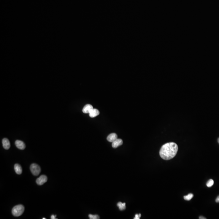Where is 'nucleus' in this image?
Returning <instances> with one entry per match:
<instances>
[{
	"instance_id": "2",
	"label": "nucleus",
	"mask_w": 219,
	"mask_h": 219,
	"mask_svg": "<svg viewBox=\"0 0 219 219\" xmlns=\"http://www.w3.org/2000/svg\"><path fill=\"white\" fill-rule=\"evenodd\" d=\"M24 211V207L22 205H18L13 207L12 210V213L15 217L21 216Z\"/></svg>"
},
{
	"instance_id": "6",
	"label": "nucleus",
	"mask_w": 219,
	"mask_h": 219,
	"mask_svg": "<svg viewBox=\"0 0 219 219\" xmlns=\"http://www.w3.org/2000/svg\"><path fill=\"white\" fill-rule=\"evenodd\" d=\"M94 109L93 106L91 104H87L84 106L83 109V112L85 114L89 113L90 112Z\"/></svg>"
},
{
	"instance_id": "4",
	"label": "nucleus",
	"mask_w": 219,
	"mask_h": 219,
	"mask_svg": "<svg viewBox=\"0 0 219 219\" xmlns=\"http://www.w3.org/2000/svg\"><path fill=\"white\" fill-rule=\"evenodd\" d=\"M48 180L47 177L45 175H42L40 176L36 180V183L40 186H42L47 182Z\"/></svg>"
},
{
	"instance_id": "7",
	"label": "nucleus",
	"mask_w": 219,
	"mask_h": 219,
	"mask_svg": "<svg viewBox=\"0 0 219 219\" xmlns=\"http://www.w3.org/2000/svg\"><path fill=\"white\" fill-rule=\"evenodd\" d=\"M123 143V140L121 139H116L112 143V146L114 148H116L119 146H121Z\"/></svg>"
},
{
	"instance_id": "21",
	"label": "nucleus",
	"mask_w": 219,
	"mask_h": 219,
	"mask_svg": "<svg viewBox=\"0 0 219 219\" xmlns=\"http://www.w3.org/2000/svg\"><path fill=\"white\" fill-rule=\"evenodd\" d=\"M46 218H43V219H46Z\"/></svg>"
},
{
	"instance_id": "3",
	"label": "nucleus",
	"mask_w": 219,
	"mask_h": 219,
	"mask_svg": "<svg viewBox=\"0 0 219 219\" xmlns=\"http://www.w3.org/2000/svg\"><path fill=\"white\" fill-rule=\"evenodd\" d=\"M30 170L34 176H37L41 172V168L36 164H32L30 167Z\"/></svg>"
},
{
	"instance_id": "10",
	"label": "nucleus",
	"mask_w": 219,
	"mask_h": 219,
	"mask_svg": "<svg viewBox=\"0 0 219 219\" xmlns=\"http://www.w3.org/2000/svg\"><path fill=\"white\" fill-rule=\"evenodd\" d=\"M99 112L97 109L94 108L89 113V116L91 118H94L99 115Z\"/></svg>"
},
{
	"instance_id": "18",
	"label": "nucleus",
	"mask_w": 219,
	"mask_h": 219,
	"mask_svg": "<svg viewBox=\"0 0 219 219\" xmlns=\"http://www.w3.org/2000/svg\"><path fill=\"white\" fill-rule=\"evenodd\" d=\"M216 202H218V203L219 202V196H218L216 199Z\"/></svg>"
},
{
	"instance_id": "5",
	"label": "nucleus",
	"mask_w": 219,
	"mask_h": 219,
	"mask_svg": "<svg viewBox=\"0 0 219 219\" xmlns=\"http://www.w3.org/2000/svg\"><path fill=\"white\" fill-rule=\"evenodd\" d=\"M15 145H16V147L20 149H24V148L26 147L24 143L21 140H16L15 142Z\"/></svg>"
},
{
	"instance_id": "14",
	"label": "nucleus",
	"mask_w": 219,
	"mask_h": 219,
	"mask_svg": "<svg viewBox=\"0 0 219 219\" xmlns=\"http://www.w3.org/2000/svg\"><path fill=\"white\" fill-rule=\"evenodd\" d=\"M214 184V181L213 179H210L207 181V186L208 188H210Z\"/></svg>"
},
{
	"instance_id": "8",
	"label": "nucleus",
	"mask_w": 219,
	"mask_h": 219,
	"mask_svg": "<svg viewBox=\"0 0 219 219\" xmlns=\"http://www.w3.org/2000/svg\"><path fill=\"white\" fill-rule=\"evenodd\" d=\"M2 146L5 149L8 150L10 147V143L8 139L7 138H4L2 140Z\"/></svg>"
},
{
	"instance_id": "16",
	"label": "nucleus",
	"mask_w": 219,
	"mask_h": 219,
	"mask_svg": "<svg viewBox=\"0 0 219 219\" xmlns=\"http://www.w3.org/2000/svg\"><path fill=\"white\" fill-rule=\"evenodd\" d=\"M141 215L140 214H136L135 215V216L134 219H140V217H141Z\"/></svg>"
},
{
	"instance_id": "1",
	"label": "nucleus",
	"mask_w": 219,
	"mask_h": 219,
	"mask_svg": "<svg viewBox=\"0 0 219 219\" xmlns=\"http://www.w3.org/2000/svg\"><path fill=\"white\" fill-rule=\"evenodd\" d=\"M178 150V146L175 143H167L162 146L159 151V155L164 160H170L175 156Z\"/></svg>"
},
{
	"instance_id": "20",
	"label": "nucleus",
	"mask_w": 219,
	"mask_h": 219,
	"mask_svg": "<svg viewBox=\"0 0 219 219\" xmlns=\"http://www.w3.org/2000/svg\"><path fill=\"white\" fill-rule=\"evenodd\" d=\"M218 143H219V138H218Z\"/></svg>"
},
{
	"instance_id": "17",
	"label": "nucleus",
	"mask_w": 219,
	"mask_h": 219,
	"mask_svg": "<svg viewBox=\"0 0 219 219\" xmlns=\"http://www.w3.org/2000/svg\"><path fill=\"white\" fill-rule=\"evenodd\" d=\"M56 215H52L51 216V219H56Z\"/></svg>"
},
{
	"instance_id": "15",
	"label": "nucleus",
	"mask_w": 219,
	"mask_h": 219,
	"mask_svg": "<svg viewBox=\"0 0 219 219\" xmlns=\"http://www.w3.org/2000/svg\"><path fill=\"white\" fill-rule=\"evenodd\" d=\"M89 217L90 219H99V217L97 215H93L92 214H89Z\"/></svg>"
},
{
	"instance_id": "9",
	"label": "nucleus",
	"mask_w": 219,
	"mask_h": 219,
	"mask_svg": "<svg viewBox=\"0 0 219 219\" xmlns=\"http://www.w3.org/2000/svg\"><path fill=\"white\" fill-rule=\"evenodd\" d=\"M117 139V135L115 133H112L108 136L107 138V139L108 141L111 143H113L115 140Z\"/></svg>"
},
{
	"instance_id": "12",
	"label": "nucleus",
	"mask_w": 219,
	"mask_h": 219,
	"mask_svg": "<svg viewBox=\"0 0 219 219\" xmlns=\"http://www.w3.org/2000/svg\"><path fill=\"white\" fill-rule=\"evenodd\" d=\"M118 207H119V209L121 211H123L125 209L126 204L125 203H122L121 202H119L117 204Z\"/></svg>"
},
{
	"instance_id": "13",
	"label": "nucleus",
	"mask_w": 219,
	"mask_h": 219,
	"mask_svg": "<svg viewBox=\"0 0 219 219\" xmlns=\"http://www.w3.org/2000/svg\"><path fill=\"white\" fill-rule=\"evenodd\" d=\"M193 196H194V195L192 194H189L187 196H184V199L186 200L189 201L192 199V198L193 197Z\"/></svg>"
},
{
	"instance_id": "11",
	"label": "nucleus",
	"mask_w": 219,
	"mask_h": 219,
	"mask_svg": "<svg viewBox=\"0 0 219 219\" xmlns=\"http://www.w3.org/2000/svg\"><path fill=\"white\" fill-rule=\"evenodd\" d=\"M14 170L16 173L18 175H21L22 173V168L21 166L19 164H15Z\"/></svg>"
},
{
	"instance_id": "19",
	"label": "nucleus",
	"mask_w": 219,
	"mask_h": 219,
	"mask_svg": "<svg viewBox=\"0 0 219 219\" xmlns=\"http://www.w3.org/2000/svg\"><path fill=\"white\" fill-rule=\"evenodd\" d=\"M199 219H206V218H205V217H203V216H200L199 217Z\"/></svg>"
}]
</instances>
